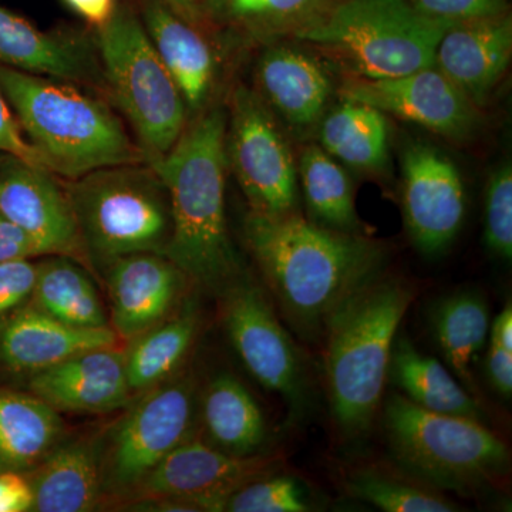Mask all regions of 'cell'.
I'll return each mask as SVG.
<instances>
[{
	"mask_svg": "<svg viewBox=\"0 0 512 512\" xmlns=\"http://www.w3.org/2000/svg\"><path fill=\"white\" fill-rule=\"evenodd\" d=\"M245 238L266 285L299 335L316 340L353 293L382 275L383 248L298 215L251 212Z\"/></svg>",
	"mask_w": 512,
	"mask_h": 512,
	"instance_id": "6da1fadb",
	"label": "cell"
},
{
	"mask_svg": "<svg viewBox=\"0 0 512 512\" xmlns=\"http://www.w3.org/2000/svg\"><path fill=\"white\" fill-rule=\"evenodd\" d=\"M227 117L212 110L184 128L177 143L153 160L171 208L164 256L188 279L222 292L241 278L225 217Z\"/></svg>",
	"mask_w": 512,
	"mask_h": 512,
	"instance_id": "7a4b0ae2",
	"label": "cell"
},
{
	"mask_svg": "<svg viewBox=\"0 0 512 512\" xmlns=\"http://www.w3.org/2000/svg\"><path fill=\"white\" fill-rule=\"evenodd\" d=\"M404 279L379 275L333 313L326 325V382L332 416L346 440L375 423L397 330L416 298Z\"/></svg>",
	"mask_w": 512,
	"mask_h": 512,
	"instance_id": "3957f363",
	"label": "cell"
},
{
	"mask_svg": "<svg viewBox=\"0 0 512 512\" xmlns=\"http://www.w3.org/2000/svg\"><path fill=\"white\" fill-rule=\"evenodd\" d=\"M66 83L0 66V89L50 173L80 178L138 160L116 114Z\"/></svg>",
	"mask_w": 512,
	"mask_h": 512,
	"instance_id": "277c9868",
	"label": "cell"
},
{
	"mask_svg": "<svg viewBox=\"0 0 512 512\" xmlns=\"http://www.w3.org/2000/svg\"><path fill=\"white\" fill-rule=\"evenodd\" d=\"M383 414L394 461L421 483L470 495L507 476V444L483 421L429 412L397 393L390 394Z\"/></svg>",
	"mask_w": 512,
	"mask_h": 512,
	"instance_id": "5b68a950",
	"label": "cell"
},
{
	"mask_svg": "<svg viewBox=\"0 0 512 512\" xmlns=\"http://www.w3.org/2000/svg\"><path fill=\"white\" fill-rule=\"evenodd\" d=\"M453 25L421 15L409 0H345L296 36L338 57L359 79L377 80L433 67Z\"/></svg>",
	"mask_w": 512,
	"mask_h": 512,
	"instance_id": "8992f818",
	"label": "cell"
},
{
	"mask_svg": "<svg viewBox=\"0 0 512 512\" xmlns=\"http://www.w3.org/2000/svg\"><path fill=\"white\" fill-rule=\"evenodd\" d=\"M84 247L100 261L153 252L171 237L167 190L156 173L120 167L80 177L69 192Z\"/></svg>",
	"mask_w": 512,
	"mask_h": 512,
	"instance_id": "52a82bcc",
	"label": "cell"
},
{
	"mask_svg": "<svg viewBox=\"0 0 512 512\" xmlns=\"http://www.w3.org/2000/svg\"><path fill=\"white\" fill-rule=\"evenodd\" d=\"M101 59L121 110L153 154L163 157L185 126V101L146 28L133 13L116 10L99 35Z\"/></svg>",
	"mask_w": 512,
	"mask_h": 512,
	"instance_id": "ba28073f",
	"label": "cell"
},
{
	"mask_svg": "<svg viewBox=\"0 0 512 512\" xmlns=\"http://www.w3.org/2000/svg\"><path fill=\"white\" fill-rule=\"evenodd\" d=\"M194 384L183 379L148 390L101 439L104 498H128L194 429Z\"/></svg>",
	"mask_w": 512,
	"mask_h": 512,
	"instance_id": "9c48e42d",
	"label": "cell"
},
{
	"mask_svg": "<svg viewBox=\"0 0 512 512\" xmlns=\"http://www.w3.org/2000/svg\"><path fill=\"white\" fill-rule=\"evenodd\" d=\"M221 296L225 332L248 372L266 390L281 394L293 413L302 410L306 376L301 352L265 293L241 276Z\"/></svg>",
	"mask_w": 512,
	"mask_h": 512,
	"instance_id": "30bf717a",
	"label": "cell"
},
{
	"mask_svg": "<svg viewBox=\"0 0 512 512\" xmlns=\"http://www.w3.org/2000/svg\"><path fill=\"white\" fill-rule=\"evenodd\" d=\"M282 466L279 454L232 456L191 437L165 456L128 500H173L195 511H225L238 490Z\"/></svg>",
	"mask_w": 512,
	"mask_h": 512,
	"instance_id": "8fae6325",
	"label": "cell"
},
{
	"mask_svg": "<svg viewBox=\"0 0 512 512\" xmlns=\"http://www.w3.org/2000/svg\"><path fill=\"white\" fill-rule=\"evenodd\" d=\"M227 158L252 211L291 214L298 191L291 150L262 101L245 87L232 100Z\"/></svg>",
	"mask_w": 512,
	"mask_h": 512,
	"instance_id": "7c38bea8",
	"label": "cell"
},
{
	"mask_svg": "<svg viewBox=\"0 0 512 512\" xmlns=\"http://www.w3.org/2000/svg\"><path fill=\"white\" fill-rule=\"evenodd\" d=\"M340 94L451 140H466L480 124L476 104L434 66L390 79L357 77Z\"/></svg>",
	"mask_w": 512,
	"mask_h": 512,
	"instance_id": "4fadbf2b",
	"label": "cell"
},
{
	"mask_svg": "<svg viewBox=\"0 0 512 512\" xmlns=\"http://www.w3.org/2000/svg\"><path fill=\"white\" fill-rule=\"evenodd\" d=\"M402 177L407 231L423 254H440L457 237L466 215L460 173L436 148L412 144L403 153Z\"/></svg>",
	"mask_w": 512,
	"mask_h": 512,
	"instance_id": "5bb4252c",
	"label": "cell"
},
{
	"mask_svg": "<svg viewBox=\"0 0 512 512\" xmlns=\"http://www.w3.org/2000/svg\"><path fill=\"white\" fill-rule=\"evenodd\" d=\"M0 214L22 229L39 255H76L83 248L69 194L49 171L10 157L0 167Z\"/></svg>",
	"mask_w": 512,
	"mask_h": 512,
	"instance_id": "9a60e30c",
	"label": "cell"
},
{
	"mask_svg": "<svg viewBox=\"0 0 512 512\" xmlns=\"http://www.w3.org/2000/svg\"><path fill=\"white\" fill-rule=\"evenodd\" d=\"M107 265L110 328L117 338H137L170 318L187 279L170 259L141 252L120 256Z\"/></svg>",
	"mask_w": 512,
	"mask_h": 512,
	"instance_id": "2e32d148",
	"label": "cell"
},
{
	"mask_svg": "<svg viewBox=\"0 0 512 512\" xmlns=\"http://www.w3.org/2000/svg\"><path fill=\"white\" fill-rule=\"evenodd\" d=\"M29 390L57 412H114L131 396L126 355L116 346L77 353L30 376Z\"/></svg>",
	"mask_w": 512,
	"mask_h": 512,
	"instance_id": "e0dca14e",
	"label": "cell"
},
{
	"mask_svg": "<svg viewBox=\"0 0 512 512\" xmlns=\"http://www.w3.org/2000/svg\"><path fill=\"white\" fill-rule=\"evenodd\" d=\"M117 339L111 328H74L30 303L0 320V365L33 376L77 353L116 346Z\"/></svg>",
	"mask_w": 512,
	"mask_h": 512,
	"instance_id": "ac0fdd59",
	"label": "cell"
},
{
	"mask_svg": "<svg viewBox=\"0 0 512 512\" xmlns=\"http://www.w3.org/2000/svg\"><path fill=\"white\" fill-rule=\"evenodd\" d=\"M512 56L511 15L457 23L441 37L434 67L481 106L507 72Z\"/></svg>",
	"mask_w": 512,
	"mask_h": 512,
	"instance_id": "d6986e66",
	"label": "cell"
},
{
	"mask_svg": "<svg viewBox=\"0 0 512 512\" xmlns=\"http://www.w3.org/2000/svg\"><path fill=\"white\" fill-rule=\"evenodd\" d=\"M32 511L87 512L103 503L101 439L59 443L29 477Z\"/></svg>",
	"mask_w": 512,
	"mask_h": 512,
	"instance_id": "ffe728a7",
	"label": "cell"
},
{
	"mask_svg": "<svg viewBox=\"0 0 512 512\" xmlns=\"http://www.w3.org/2000/svg\"><path fill=\"white\" fill-rule=\"evenodd\" d=\"M144 28L177 84L185 106L200 109L214 77L210 46L170 6L156 0L148 2L144 9Z\"/></svg>",
	"mask_w": 512,
	"mask_h": 512,
	"instance_id": "44dd1931",
	"label": "cell"
},
{
	"mask_svg": "<svg viewBox=\"0 0 512 512\" xmlns=\"http://www.w3.org/2000/svg\"><path fill=\"white\" fill-rule=\"evenodd\" d=\"M201 419L207 443L232 456L258 454L268 427L252 394L229 373L215 376L201 399Z\"/></svg>",
	"mask_w": 512,
	"mask_h": 512,
	"instance_id": "7402d4cb",
	"label": "cell"
},
{
	"mask_svg": "<svg viewBox=\"0 0 512 512\" xmlns=\"http://www.w3.org/2000/svg\"><path fill=\"white\" fill-rule=\"evenodd\" d=\"M258 76L266 97L289 123L309 126L322 116L330 82L311 57L276 47L262 56Z\"/></svg>",
	"mask_w": 512,
	"mask_h": 512,
	"instance_id": "603a6c76",
	"label": "cell"
},
{
	"mask_svg": "<svg viewBox=\"0 0 512 512\" xmlns=\"http://www.w3.org/2000/svg\"><path fill=\"white\" fill-rule=\"evenodd\" d=\"M59 412L36 397L0 390V471L33 470L60 443Z\"/></svg>",
	"mask_w": 512,
	"mask_h": 512,
	"instance_id": "cb8c5ba5",
	"label": "cell"
},
{
	"mask_svg": "<svg viewBox=\"0 0 512 512\" xmlns=\"http://www.w3.org/2000/svg\"><path fill=\"white\" fill-rule=\"evenodd\" d=\"M389 373L403 396L429 412L483 421L481 402L434 357L423 355L407 339L393 346Z\"/></svg>",
	"mask_w": 512,
	"mask_h": 512,
	"instance_id": "d4e9b609",
	"label": "cell"
},
{
	"mask_svg": "<svg viewBox=\"0 0 512 512\" xmlns=\"http://www.w3.org/2000/svg\"><path fill=\"white\" fill-rule=\"evenodd\" d=\"M0 62L37 76L74 82L89 72L82 47L49 35L0 6Z\"/></svg>",
	"mask_w": 512,
	"mask_h": 512,
	"instance_id": "484cf974",
	"label": "cell"
},
{
	"mask_svg": "<svg viewBox=\"0 0 512 512\" xmlns=\"http://www.w3.org/2000/svg\"><path fill=\"white\" fill-rule=\"evenodd\" d=\"M200 326L194 305L131 339L126 373L131 393H146L171 379L183 365Z\"/></svg>",
	"mask_w": 512,
	"mask_h": 512,
	"instance_id": "4316f807",
	"label": "cell"
},
{
	"mask_svg": "<svg viewBox=\"0 0 512 512\" xmlns=\"http://www.w3.org/2000/svg\"><path fill=\"white\" fill-rule=\"evenodd\" d=\"M30 301L40 311L74 328H110L92 279L67 256L53 255L37 265Z\"/></svg>",
	"mask_w": 512,
	"mask_h": 512,
	"instance_id": "83f0119b",
	"label": "cell"
},
{
	"mask_svg": "<svg viewBox=\"0 0 512 512\" xmlns=\"http://www.w3.org/2000/svg\"><path fill=\"white\" fill-rule=\"evenodd\" d=\"M434 328L441 352L458 382L471 396L480 399L473 366L490 333L487 302L477 293H457L437 309Z\"/></svg>",
	"mask_w": 512,
	"mask_h": 512,
	"instance_id": "f1b7e54d",
	"label": "cell"
},
{
	"mask_svg": "<svg viewBox=\"0 0 512 512\" xmlns=\"http://www.w3.org/2000/svg\"><path fill=\"white\" fill-rule=\"evenodd\" d=\"M320 143L329 156L343 163L359 170H380L387 160L389 124L375 107L345 100L323 121Z\"/></svg>",
	"mask_w": 512,
	"mask_h": 512,
	"instance_id": "f546056e",
	"label": "cell"
},
{
	"mask_svg": "<svg viewBox=\"0 0 512 512\" xmlns=\"http://www.w3.org/2000/svg\"><path fill=\"white\" fill-rule=\"evenodd\" d=\"M303 192L316 224L336 231L359 227L348 174L320 147L306 148L301 158Z\"/></svg>",
	"mask_w": 512,
	"mask_h": 512,
	"instance_id": "4dcf8cb0",
	"label": "cell"
},
{
	"mask_svg": "<svg viewBox=\"0 0 512 512\" xmlns=\"http://www.w3.org/2000/svg\"><path fill=\"white\" fill-rule=\"evenodd\" d=\"M346 488L352 497L386 512L458 511L457 504L437 493L436 488L409 474L404 477L367 468L350 478Z\"/></svg>",
	"mask_w": 512,
	"mask_h": 512,
	"instance_id": "1f68e13d",
	"label": "cell"
},
{
	"mask_svg": "<svg viewBox=\"0 0 512 512\" xmlns=\"http://www.w3.org/2000/svg\"><path fill=\"white\" fill-rule=\"evenodd\" d=\"M311 510L301 484L288 476L262 477L252 481L229 498L225 511L305 512Z\"/></svg>",
	"mask_w": 512,
	"mask_h": 512,
	"instance_id": "d6a6232c",
	"label": "cell"
},
{
	"mask_svg": "<svg viewBox=\"0 0 512 512\" xmlns=\"http://www.w3.org/2000/svg\"><path fill=\"white\" fill-rule=\"evenodd\" d=\"M485 244L498 258H512V167L498 168L485 192Z\"/></svg>",
	"mask_w": 512,
	"mask_h": 512,
	"instance_id": "836d02e7",
	"label": "cell"
},
{
	"mask_svg": "<svg viewBox=\"0 0 512 512\" xmlns=\"http://www.w3.org/2000/svg\"><path fill=\"white\" fill-rule=\"evenodd\" d=\"M421 15L451 23L474 22L507 13V0H409Z\"/></svg>",
	"mask_w": 512,
	"mask_h": 512,
	"instance_id": "e575fe53",
	"label": "cell"
},
{
	"mask_svg": "<svg viewBox=\"0 0 512 512\" xmlns=\"http://www.w3.org/2000/svg\"><path fill=\"white\" fill-rule=\"evenodd\" d=\"M37 265L29 258L0 262V320L32 298Z\"/></svg>",
	"mask_w": 512,
	"mask_h": 512,
	"instance_id": "d590c367",
	"label": "cell"
},
{
	"mask_svg": "<svg viewBox=\"0 0 512 512\" xmlns=\"http://www.w3.org/2000/svg\"><path fill=\"white\" fill-rule=\"evenodd\" d=\"M319 0H229L232 15L248 22L281 23L302 18Z\"/></svg>",
	"mask_w": 512,
	"mask_h": 512,
	"instance_id": "8d00e7d4",
	"label": "cell"
},
{
	"mask_svg": "<svg viewBox=\"0 0 512 512\" xmlns=\"http://www.w3.org/2000/svg\"><path fill=\"white\" fill-rule=\"evenodd\" d=\"M18 119L10 109L8 99L0 89V153L9 154L10 157L23 163L33 165L49 171L45 158L37 151V148L23 137ZM50 173V171H49Z\"/></svg>",
	"mask_w": 512,
	"mask_h": 512,
	"instance_id": "74e56055",
	"label": "cell"
},
{
	"mask_svg": "<svg viewBox=\"0 0 512 512\" xmlns=\"http://www.w3.org/2000/svg\"><path fill=\"white\" fill-rule=\"evenodd\" d=\"M29 478L19 471H0V512L32 511Z\"/></svg>",
	"mask_w": 512,
	"mask_h": 512,
	"instance_id": "f35d334b",
	"label": "cell"
},
{
	"mask_svg": "<svg viewBox=\"0 0 512 512\" xmlns=\"http://www.w3.org/2000/svg\"><path fill=\"white\" fill-rule=\"evenodd\" d=\"M37 255L39 252L28 235L0 214V262Z\"/></svg>",
	"mask_w": 512,
	"mask_h": 512,
	"instance_id": "ab89813d",
	"label": "cell"
},
{
	"mask_svg": "<svg viewBox=\"0 0 512 512\" xmlns=\"http://www.w3.org/2000/svg\"><path fill=\"white\" fill-rule=\"evenodd\" d=\"M490 382L498 393L510 397L512 393V352L490 340L487 353Z\"/></svg>",
	"mask_w": 512,
	"mask_h": 512,
	"instance_id": "60d3db41",
	"label": "cell"
},
{
	"mask_svg": "<svg viewBox=\"0 0 512 512\" xmlns=\"http://www.w3.org/2000/svg\"><path fill=\"white\" fill-rule=\"evenodd\" d=\"M73 12L84 20L101 28L116 12V0H63Z\"/></svg>",
	"mask_w": 512,
	"mask_h": 512,
	"instance_id": "b9f144b4",
	"label": "cell"
},
{
	"mask_svg": "<svg viewBox=\"0 0 512 512\" xmlns=\"http://www.w3.org/2000/svg\"><path fill=\"white\" fill-rule=\"evenodd\" d=\"M488 336H490V340L512 352V309L510 303L494 320Z\"/></svg>",
	"mask_w": 512,
	"mask_h": 512,
	"instance_id": "7bdbcfd3",
	"label": "cell"
},
{
	"mask_svg": "<svg viewBox=\"0 0 512 512\" xmlns=\"http://www.w3.org/2000/svg\"><path fill=\"white\" fill-rule=\"evenodd\" d=\"M171 9L183 19L195 18V0H165Z\"/></svg>",
	"mask_w": 512,
	"mask_h": 512,
	"instance_id": "ee69618b",
	"label": "cell"
}]
</instances>
